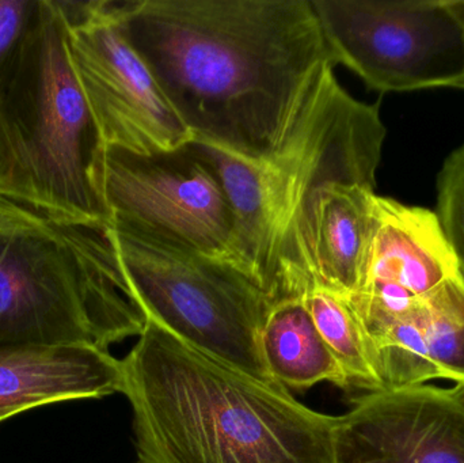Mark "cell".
I'll return each mask as SVG.
<instances>
[{
	"instance_id": "cell-1",
	"label": "cell",
	"mask_w": 464,
	"mask_h": 463,
	"mask_svg": "<svg viewBox=\"0 0 464 463\" xmlns=\"http://www.w3.org/2000/svg\"><path fill=\"white\" fill-rule=\"evenodd\" d=\"M122 29L192 139L272 154L334 65L311 0H127Z\"/></svg>"
},
{
	"instance_id": "cell-2",
	"label": "cell",
	"mask_w": 464,
	"mask_h": 463,
	"mask_svg": "<svg viewBox=\"0 0 464 463\" xmlns=\"http://www.w3.org/2000/svg\"><path fill=\"white\" fill-rule=\"evenodd\" d=\"M386 135L378 103L352 97L327 65L266 158L240 159L193 140L230 198L237 266L273 304L319 288L313 234L319 196L334 184L375 189Z\"/></svg>"
},
{
	"instance_id": "cell-3",
	"label": "cell",
	"mask_w": 464,
	"mask_h": 463,
	"mask_svg": "<svg viewBox=\"0 0 464 463\" xmlns=\"http://www.w3.org/2000/svg\"><path fill=\"white\" fill-rule=\"evenodd\" d=\"M140 463H337L340 416L146 321L122 359Z\"/></svg>"
},
{
	"instance_id": "cell-4",
	"label": "cell",
	"mask_w": 464,
	"mask_h": 463,
	"mask_svg": "<svg viewBox=\"0 0 464 463\" xmlns=\"http://www.w3.org/2000/svg\"><path fill=\"white\" fill-rule=\"evenodd\" d=\"M59 0H40L0 73V195L67 225H109L92 181L102 149Z\"/></svg>"
},
{
	"instance_id": "cell-5",
	"label": "cell",
	"mask_w": 464,
	"mask_h": 463,
	"mask_svg": "<svg viewBox=\"0 0 464 463\" xmlns=\"http://www.w3.org/2000/svg\"><path fill=\"white\" fill-rule=\"evenodd\" d=\"M144 326L109 225L0 234V344L109 351Z\"/></svg>"
},
{
	"instance_id": "cell-6",
	"label": "cell",
	"mask_w": 464,
	"mask_h": 463,
	"mask_svg": "<svg viewBox=\"0 0 464 463\" xmlns=\"http://www.w3.org/2000/svg\"><path fill=\"white\" fill-rule=\"evenodd\" d=\"M109 231L146 321L217 361L276 383L259 344L275 304L248 275L143 231L114 225Z\"/></svg>"
},
{
	"instance_id": "cell-7",
	"label": "cell",
	"mask_w": 464,
	"mask_h": 463,
	"mask_svg": "<svg viewBox=\"0 0 464 463\" xmlns=\"http://www.w3.org/2000/svg\"><path fill=\"white\" fill-rule=\"evenodd\" d=\"M92 181L109 225L143 231L237 266L230 198L195 141L149 155L102 147Z\"/></svg>"
},
{
	"instance_id": "cell-8",
	"label": "cell",
	"mask_w": 464,
	"mask_h": 463,
	"mask_svg": "<svg viewBox=\"0 0 464 463\" xmlns=\"http://www.w3.org/2000/svg\"><path fill=\"white\" fill-rule=\"evenodd\" d=\"M334 64L370 89H450L464 79V30L447 0H311Z\"/></svg>"
},
{
	"instance_id": "cell-9",
	"label": "cell",
	"mask_w": 464,
	"mask_h": 463,
	"mask_svg": "<svg viewBox=\"0 0 464 463\" xmlns=\"http://www.w3.org/2000/svg\"><path fill=\"white\" fill-rule=\"evenodd\" d=\"M68 52L102 147L136 154L192 141L151 71L125 35L117 0H59Z\"/></svg>"
},
{
	"instance_id": "cell-10",
	"label": "cell",
	"mask_w": 464,
	"mask_h": 463,
	"mask_svg": "<svg viewBox=\"0 0 464 463\" xmlns=\"http://www.w3.org/2000/svg\"><path fill=\"white\" fill-rule=\"evenodd\" d=\"M335 440L402 463H464V410L451 388L368 391L340 416Z\"/></svg>"
},
{
	"instance_id": "cell-11",
	"label": "cell",
	"mask_w": 464,
	"mask_h": 463,
	"mask_svg": "<svg viewBox=\"0 0 464 463\" xmlns=\"http://www.w3.org/2000/svg\"><path fill=\"white\" fill-rule=\"evenodd\" d=\"M460 275L435 211L378 196L375 236L354 298L400 312Z\"/></svg>"
},
{
	"instance_id": "cell-12",
	"label": "cell",
	"mask_w": 464,
	"mask_h": 463,
	"mask_svg": "<svg viewBox=\"0 0 464 463\" xmlns=\"http://www.w3.org/2000/svg\"><path fill=\"white\" fill-rule=\"evenodd\" d=\"M121 361L84 344H0V421L52 402L122 393Z\"/></svg>"
},
{
	"instance_id": "cell-13",
	"label": "cell",
	"mask_w": 464,
	"mask_h": 463,
	"mask_svg": "<svg viewBox=\"0 0 464 463\" xmlns=\"http://www.w3.org/2000/svg\"><path fill=\"white\" fill-rule=\"evenodd\" d=\"M378 222V195L362 185L324 188L314 215V265L319 288L351 298L364 280Z\"/></svg>"
},
{
	"instance_id": "cell-14",
	"label": "cell",
	"mask_w": 464,
	"mask_h": 463,
	"mask_svg": "<svg viewBox=\"0 0 464 463\" xmlns=\"http://www.w3.org/2000/svg\"><path fill=\"white\" fill-rule=\"evenodd\" d=\"M262 358L276 383L286 391H307L330 382L352 388L351 380L319 333L304 299L275 304L261 332Z\"/></svg>"
},
{
	"instance_id": "cell-15",
	"label": "cell",
	"mask_w": 464,
	"mask_h": 463,
	"mask_svg": "<svg viewBox=\"0 0 464 463\" xmlns=\"http://www.w3.org/2000/svg\"><path fill=\"white\" fill-rule=\"evenodd\" d=\"M319 333L351 380L352 388L383 391L364 329L348 298L316 288L304 299Z\"/></svg>"
},
{
	"instance_id": "cell-16",
	"label": "cell",
	"mask_w": 464,
	"mask_h": 463,
	"mask_svg": "<svg viewBox=\"0 0 464 463\" xmlns=\"http://www.w3.org/2000/svg\"><path fill=\"white\" fill-rule=\"evenodd\" d=\"M419 315L440 381L464 385V277H455L419 302Z\"/></svg>"
},
{
	"instance_id": "cell-17",
	"label": "cell",
	"mask_w": 464,
	"mask_h": 463,
	"mask_svg": "<svg viewBox=\"0 0 464 463\" xmlns=\"http://www.w3.org/2000/svg\"><path fill=\"white\" fill-rule=\"evenodd\" d=\"M436 195V215L464 277V143L444 160Z\"/></svg>"
},
{
	"instance_id": "cell-18",
	"label": "cell",
	"mask_w": 464,
	"mask_h": 463,
	"mask_svg": "<svg viewBox=\"0 0 464 463\" xmlns=\"http://www.w3.org/2000/svg\"><path fill=\"white\" fill-rule=\"evenodd\" d=\"M40 0H0V73L29 29Z\"/></svg>"
},
{
	"instance_id": "cell-19",
	"label": "cell",
	"mask_w": 464,
	"mask_h": 463,
	"mask_svg": "<svg viewBox=\"0 0 464 463\" xmlns=\"http://www.w3.org/2000/svg\"><path fill=\"white\" fill-rule=\"evenodd\" d=\"M60 225L67 223L53 222L45 215L0 195V234L49 231Z\"/></svg>"
},
{
	"instance_id": "cell-20",
	"label": "cell",
	"mask_w": 464,
	"mask_h": 463,
	"mask_svg": "<svg viewBox=\"0 0 464 463\" xmlns=\"http://www.w3.org/2000/svg\"><path fill=\"white\" fill-rule=\"evenodd\" d=\"M337 463H402L371 449L335 440Z\"/></svg>"
},
{
	"instance_id": "cell-21",
	"label": "cell",
	"mask_w": 464,
	"mask_h": 463,
	"mask_svg": "<svg viewBox=\"0 0 464 463\" xmlns=\"http://www.w3.org/2000/svg\"><path fill=\"white\" fill-rule=\"evenodd\" d=\"M447 5L451 8L464 30V0H447Z\"/></svg>"
},
{
	"instance_id": "cell-22",
	"label": "cell",
	"mask_w": 464,
	"mask_h": 463,
	"mask_svg": "<svg viewBox=\"0 0 464 463\" xmlns=\"http://www.w3.org/2000/svg\"><path fill=\"white\" fill-rule=\"evenodd\" d=\"M451 391L454 394V399L459 402L460 407L464 410V385H454Z\"/></svg>"
},
{
	"instance_id": "cell-23",
	"label": "cell",
	"mask_w": 464,
	"mask_h": 463,
	"mask_svg": "<svg viewBox=\"0 0 464 463\" xmlns=\"http://www.w3.org/2000/svg\"><path fill=\"white\" fill-rule=\"evenodd\" d=\"M450 89L463 90L464 92V79H462V81L457 82V83L452 84Z\"/></svg>"
}]
</instances>
